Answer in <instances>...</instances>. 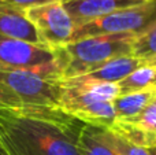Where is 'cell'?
Returning a JSON list of instances; mask_svg holds the SVG:
<instances>
[{
  "instance_id": "cell-1",
  "label": "cell",
  "mask_w": 156,
  "mask_h": 155,
  "mask_svg": "<svg viewBox=\"0 0 156 155\" xmlns=\"http://www.w3.org/2000/svg\"><path fill=\"white\" fill-rule=\"evenodd\" d=\"M83 124L32 117H0V142L8 155H82L78 136Z\"/></svg>"
},
{
  "instance_id": "cell-2",
  "label": "cell",
  "mask_w": 156,
  "mask_h": 155,
  "mask_svg": "<svg viewBox=\"0 0 156 155\" xmlns=\"http://www.w3.org/2000/svg\"><path fill=\"white\" fill-rule=\"evenodd\" d=\"M137 34H99L71 41L54 49L55 62L60 78L78 77L93 71L118 56L132 55V47Z\"/></svg>"
},
{
  "instance_id": "cell-3",
  "label": "cell",
  "mask_w": 156,
  "mask_h": 155,
  "mask_svg": "<svg viewBox=\"0 0 156 155\" xmlns=\"http://www.w3.org/2000/svg\"><path fill=\"white\" fill-rule=\"evenodd\" d=\"M0 85L30 109L60 110L59 100L62 88L59 78H52L34 70L0 65Z\"/></svg>"
},
{
  "instance_id": "cell-4",
  "label": "cell",
  "mask_w": 156,
  "mask_h": 155,
  "mask_svg": "<svg viewBox=\"0 0 156 155\" xmlns=\"http://www.w3.org/2000/svg\"><path fill=\"white\" fill-rule=\"evenodd\" d=\"M156 22V0L114 11L74 27L71 41L99 34L130 33L140 36Z\"/></svg>"
},
{
  "instance_id": "cell-5",
  "label": "cell",
  "mask_w": 156,
  "mask_h": 155,
  "mask_svg": "<svg viewBox=\"0 0 156 155\" xmlns=\"http://www.w3.org/2000/svg\"><path fill=\"white\" fill-rule=\"evenodd\" d=\"M0 65L34 70L52 78H60L52 49L3 34H0Z\"/></svg>"
},
{
  "instance_id": "cell-6",
  "label": "cell",
  "mask_w": 156,
  "mask_h": 155,
  "mask_svg": "<svg viewBox=\"0 0 156 155\" xmlns=\"http://www.w3.org/2000/svg\"><path fill=\"white\" fill-rule=\"evenodd\" d=\"M25 14L36 27L41 43L47 48L54 51L71 43L76 25L63 2L29 7L25 10Z\"/></svg>"
},
{
  "instance_id": "cell-7",
  "label": "cell",
  "mask_w": 156,
  "mask_h": 155,
  "mask_svg": "<svg viewBox=\"0 0 156 155\" xmlns=\"http://www.w3.org/2000/svg\"><path fill=\"white\" fill-rule=\"evenodd\" d=\"M60 84V82H59ZM59 109L83 125L110 129L116 120L112 102H103L74 88L60 84Z\"/></svg>"
},
{
  "instance_id": "cell-8",
  "label": "cell",
  "mask_w": 156,
  "mask_h": 155,
  "mask_svg": "<svg viewBox=\"0 0 156 155\" xmlns=\"http://www.w3.org/2000/svg\"><path fill=\"white\" fill-rule=\"evenodd\" d=\"M110 131L137 147H156V100L134 117L116 118Z\"/></svg>"
},
{
  "instance_id": "cell-9",
  "label": "cell",
  "mask_w": 156,
  "mask_h": 155,
  "mask_svg": "<svg viewBox=\"0 0 156 155\" xmlns=\"http://www.w3.org/2000/svg\"><path fill=\"white\" fill-rule=\"evenodd\" d=\"M145 3L144 0H69L65 2L66 10L70 14L76 26L104 16L114 11Z\"/></svg>"
},
{
  "instance_id": "cell-10",
  "label": "cell",
  "mask_w": 156,
  "mask_h": 155,
  "mask_svg": "<svg viewBox=\"0 0 156 155\" xmlns=\"http://www.w3.org/2000/svg\"><path fill=\"white\" fill-rule=\"evenodd\" d=\"M0 34L43 45L37 30L26 18L23 8L7 3H0Z\"/></svg>"
},
{
  "instance_id": "cell-11",
  "label": "cell",
  "mask_w": 156,
  "mask_h": 155,
  "mask_svg": "<svg viewBox=\"0 0 156 155\" xmlns=\"http://www.w3.org/2000/svg\"><path fill=\"white\" fill-rule=\"evenodd\" d=\"M144 60L133 56V55H126V56H118L108 60L103 66L93 71L83 74L85 77L96 81H105V82H116L125 80L127 76L140 69L144 65Z\"/></svg>"
},
{
  "instance_id": "cell-12",
  "label": "cell",
  "mask_w": 156,
  "mask_h": 155,
  "mask_svg": "<svg viewBox=\"0 0 156 155\" xmlns=\"http://www.w3.org/2000/svg\"><path fill=\"white\" fill-rule=\"evenodd\" d=\"M59 82L62 85L78 89L103 102H114L121 96V89H119V85L116 82L96 81V80H90L85 76L59 78Z\"/></svg>"
},
{
  "instance_id": "cell-13",
  "label": "cell",
  "mask_w": 156,
  "mask_h": 155,
  "mask_svg": "<svg viewBox=\"0 0 156 155\" xmlns=\"http://www.w3.org/2000/svg\"><path fill=\"white\" fill-rule=\"evenodd\" d=\"M156 98V87L140 92L121 95L112 102L116 118H130L140 114L148 104H151Z\"/></svg>"
},
{
  "instance_id": "cell-14",
  "label": "cell",
  "mask_w": 156,
  "mask_h": 155,
  "mask_svg": "<svg viewBox=\"0 0 156 155\" xmlns=\"http://www.w3.org/2000/svg\"><path fill=\"white\" fill-rule=\"evenodd\" d=\"M78 146L82 155H119L105 142L101 128L83 125L78 136Z\"/></svg>"
},
{
  "instance_id": "cell-15",
  "label": "cell",
  "mask_w": 156,
  "mask_h": 155,
  "mask_svg": "<svg viewBox=\"0 0 156 155\" xmlns=\"http://www.w3.org/2000/svg\"><path fill=\"white\" fill-rule=\"evenodd\" d=\"M121 95L140 92L156 87V66L145 62L140 69L133 71L130 76L118 82Z\"/></svg>"
},
{
  "instance_id": "cell-16",
  "label": "cell",
  "mask_w": 156,
  "mask_h": 155,
  "mask_svg": "<svg viewBox=\"0 0 156 155\" xmlns=\"http://www.w3.org/2000/svg\"><path fill=\"white\" fill-rule=\"evenodd\" d=\"M132 55L144 62L156 59V22L137 36L132 47Z\"/></svg>"
},
{
  "instance_id": "cell-17",
  "label": "cell",
  "mask_w": 156,
  "mask_h": 155,
  "mask_svg": "<svg viewBox=\"0 0 156 155\" xmlns=\"http://www.w3.org/2000/svg\"><path fill=\"white\" fill-rule=\"evenodd\" d=\"M101 132H103V137L105 139V142L119 155H149L147 148H141V147H137V146L130 144V143H127L122 137H119L118 135L111 132L110 129L101 128Z\"/></svg>"
},
{
  "instance_id": "cell-18",
  "label": "cell",
  "mask_w": 156,
  "mask_h": 155,
  "mask_svg": "<svg viewBox=\"0 0 156 155\" xmlns=\"http://www.w3.org/2000/svg\"><path fill=\"white\" fill-rule=\"evenodd\" d=\"M2 3H7V4L15 5L19 8H26L29 7H34V5H41V4H47V3H52V2H69V0H0Z\"/></svg>"
},
{
  "instance_id": "cell-19",
  "label": "cell",
  "mask_w": 156,
  "mask_h": 155,
  "mask_svg": "<svg viewBox=\"0 0 156 155\" xmlns=\"http://www.w3.org/2000/svg\"><path fill=\"white\" fill-rule=\"evenodd\" d=\"M0 155H8L7 153H5L4 147H3V146H2V142H0Z\"/></svg>"
},
{
  "instance_id": "cell-20",
  "label": "cell",
  "mask_w": 156,
  "mask_h": 155,
  "mask_svg": "<svg viewBox=\"0 0 156 155\" xmlns=\"http://www.w3.org/2000/svg\"><path fill=\"white\" fill-rule=\"evenodd\" d=\"M148 153H149V155H156V147H154V148H149Z\"/></svg>"
},
{
  "instance_id": "cell-21",
  "label": "cell",
  "mask_w": 156,
  "mask_h": 155,
  "mask_svg": "<svg viewBox=\"0 0 156 155\" xmlns=\"http://www.w3.org/2000/svg\"><path fill=\"white\" fill-rule=\"evenodd\" d=\"M148 63H152V65H155V66H156V59H154V60H151V62H148Z\"/></svg>"
},
{
  "instance_id": "cell-22",
  "label": "cell",
  "mask_w": 156,
  "mask_h": 155,
  "mask_svg": "<svg viewBox=\"0 0 156 155\" xmlns=\"http://www.w3.org/2000/svg\"><path fill=\"white\" fill-rule=\"evenodd\" d=\"M155 100H156V98H155Z\"/></svg>"
},
{
  "instance_id": "cell-23",
  "label": "cell",
  "mask_w": 156,
  "mask_h": 155,
  "mask_svg": "<svg viewBox=\"0 0 156 155\" xmlns=\"http://www.w3.org/2000/svg\"><path fill=\"white\" fill-rule=\"evenodd\" d=\"M0 3H2V2H0Z\"/></svg>"
}]
</instances>
